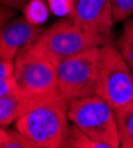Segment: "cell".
Wrapping results in <instances>:
<instances>
[{
	"instance_id": "obj_1",
	"label": "cell",
	"mask_w": 133,
	"mask_h": 148,
	"mask_svg": "<svg viewBox=\"0 0 133 148\" xmlns=\"http://www.w3.org/2000/svg\"><path fill=\"white\" fill-rule=\"evenodd\" d=\"M69 101L56 91L16 121V129L32 142L34 148L63 147L69 132Z\"/></svg>"
},
{
	"instance_id": "obj_2",
	"label": "cell",
	"mask_w": 133,
	"mask_h": 148,
	"mask_svg": "<svg viewBox=\"0 0 133 148\" xmlns=\"http://www.w3.org/2000/svg\"><path fill=\"white\" fill-rule=\"evenodd\" d=\"M108 42L110 39L103 36L84 30L67 17L44 30L32 47L58 64L64 58L92 47L102 46Z\"/></svg>"
},
{
	"instance_id": "obj_3",
	"label": "cell",
	"mask_w": 133,
	"mask_h": 148,
	"mask_svg": "<svg viewBox=\"0 0 133 148\" xmlns=\"http://www.w3.org/2000/svg\"><path fill=\"white\" fill-rule=\"evenodd\" d=\"M68 117L92 139L108 148L120 147L115 110L101 96L92 95L70 101Z\"/></svg>"
},
{
	"instance_id": "obj_4",
	"label": "cell",
	"mask_w": 133,
	"mask_h": 148,
	"mask_svg": "<svg viewBox=\"0 0 133 148\" xmlns=\"http://www.w3.org/2000/svg\"><path fill=\"white\" fill-rule=\"evenodd\" d=\"M100 46L61 60L57 65V90L67 101L98 92Z\"/></svg>"
},
{
	"instance_id": "obj_5",
	"label": "cell",
	"mask_w": 133,
	"mask_h": 148,
	"mask_svg": "<svg viewBox=\"0 0 133 148\" xmlns=\"http://www.w3.org/2000/svg\"><path fill=\"white\" fill-rule=\"evenodd\" d=\"M96 95L105 98L114 110L133 102V71L110 42L100 46Z\"/></svg>"
},
{
	"instance_id": "obj_6",
	"label": "cell",
	"mask_w": 133,
	"mask_h": 148,
	"mask_svg": "<svg viewBox=\"0 0 133 148\" xmlns=\"http://www.w3.org/2000/svg\"><path fill=\"white\" fill-rule=\"evenodd\" d=\"M13 76L18 89L31 95H46L57 91V63L32 45L23 47L14 58Z\"/></svg>"
},
{
	"instance_id": "obj_7",
	"label": "cell",
	"mask_w": 133,
	"mask_h": 148,
	"mask_svg": "<svg viewBox=\"0 0 133 148\" xmlns=\"http://www.w3.org/2000/svg\"><path fill=\"white\" fill-rule=\"evenodd\" d=\"M68 18L84 30L111 38L114 24L111 0H74V8Z\"/></svg>"
},
{
	"instance_id": "obj_8",
	"label": "cell",
	"mask_w": 133,
	"mask_h": 148,
	"mask_svg": "<svg viewBox=\"0 0 133 148\" xmlns=\"http://www.w3.org/2000/svg\"><path fill=\"white\" fill-rule=\"evenodd\" d=\"M44 30L43 25H36L24 16L10 19L0 36V58L14 60L21 49L34 44Z\"/></svg>"
},
{
	"instance_id": "obj_9",
	"label": "cell",
	"mask_w": 133,
	"mask_h": 148,
	"mask_svg": "<svg viewBox=\"0 0 133 148\" xmlns=\"http://www.w3.org/2000/svg\"><path fill=\"white\" fill-rule=\"evenodd\" d=\"M55 92L46 95H31L17 89L10 95L0 97V126L5 127L11 125L12 122H16L30 109L43 102Z\"/></svg>"
},
{
	"instance_id": "obj_10",
	"label": "cell",
	"mask_w": 133,
	"mask_h": 148,
	"mask_svg": "<svg viewBox=\"0 0 133 148\" xmlns=\"http://www.w3.org/2000/svg\"><path fill=\"white\" fill-rule=\"evenodd\" d=\"M120 146L133 148V102L115 109Z\"/></svg>"
},
{
	"instance_id": "obj_11",
	"label": "cell",
	"mask_w": 133,
	"mask_h": 148,
	"mask_svg": "<svg viewBox=\"0 0 133 148\" xmlns=\"http://www.w3.org/2000/svg\"><path fill=\"white\" fill-rule=\"evenodd\" d=\"M63 147H72V148H108L107 145L99 142L82 132L75 125L69 128L68 135L65 138Z\"/></svg>"
},
{
	"instance_id": "obj_12",
	"label": "cell",
	"mask_w": 133,
	"mask_h": 148,
	"mask_svg": "<svg viewBox=\"0 0 133 148\" xmlns=\"http://www.w3.org/2000/svg\"><path fill=\"white\" fill-rule=\"evenodd\" d=\"M21 11L24 17L36 25H42L43 23H45L49 19V14L51 12L49 5L44 0H31Z\"/></svg>"
},
{
	"instance_id": "obj_13",
	"label": "cell",
	"mask_w": 133,
	"mask_h": 148,
	"mask_svg": "<svg viewBox=\"0 0 133 148\" xmlns=\"http://www.w3.org/2000/svg\"><path fill=\"white\" fill-rule=\"evenodd\" d=\"M6 133L7 135L1 148H34L32 142L17 129L13 130L6 128Z\"/></svg>"
},
{
	"instance_id": "obj_14",
	"label": "cell",
	"mask_w": 133,
	"mask_h": 148,
	"mask_svg": "<svg viewBox=\"0 0 133 148\" xmlns=\"http://www.w3.org/2000/svg\"><path fill=\"white\" fill-rule=\"evenodd\" d=\"M114 23L124 21L133 13V0H111Z\"/></svg>"
},
{
	"instance_id": "obj_15",
	"label": "cell",
	"mask_w": 133,
	"mask_h": 148,
	"mask_svg": "<svg viewBox=\"0 0 133 148\" xmlns=\"http://www.w3.org/2000/svg\"><path fill=\"white\" fill-rule=\"evenodd\" d=\"M50 11L58 17H69L74 8V0H48Z\"/></svg>"
},
{
	"instance_id": "obj_16",
	"label": "cell",
	"mask_w": 133,
	"mask_h": 148,
	"mask_svg": "<svg viewBox=\"0 0 133 148\" xmlns=\"http://www.w3.org/2000/svg\"><path fill=\"white\" fill-rule=\"evenodd\" d=\"M118 45H119L120 53L123 55V57L126 60V63L130 66V69L133 71V42H131L130 39L121 36L119 39Z\"/></svg>"
},
{
	"instance_id": "obj_17",
	"label": "cell",
	"mask_w": 133,
	"mask_h": 148,
	"mask_svg": "<svg viewBox=\"0 0 133 148\" xmlns=\"http://www.w3.org/2000/svg\"><path fill=\"white\" fill-rule=\"evenodd\" d=\"M17 89H18V84L13 75L0 79V97L10 95L13 91H16Z\"/></svg>"
},
{
	"instance_id": "obj_18",
	"label": "cell",
	"mask_w": 133,
	"mask_h": 148,
	"mask_svg": "<svg viewBox=\"0 0 133 148\" xmlns=\"http://www.w3.org/2000/svg\"><path fill=\"white\" fill-rule=\"evenodd\" d=\"M13 16H14V10L13 8L0 4V36H1L3 29L6 25V23L10 19H12V17H13Z\"/></svg>"
},
{
	"instance_id": "obj_19",
	"label": "cell",
	"mask_w": 133,
	"mask_h": 148,
	"mask_svg": "<svg viewBox=\"0 0 133 148\" xmlns=\"http://www.w3.org/2000/svg\"><path fill=\"white\" fill-rule=\"evenodd\" d=\"M13 70H14L13 60H6L0 58V79L12 76L13 75Z\"/></svg>"
},
{
	"instance_id": "obj_20",
	"label": "cell",
	"mask_w": 133,
	"mask_h": 148,
	"mask_svg": "<svg viewBox=\"0 0 133 148\" xmlns=\"http://www.w3.org/2000/svg\"><path fill=\"white\" fill-rule=\"evenodd\" d=\"M29 1H31V0H0V4L8 6L13 10H23Z\"/></svg>"
},
{
	"instance_id": "obj_21",
	"label": "cell",
	"mask_w": 133,
	"mask_h": 148,
	"mask_svg": "<svg viewBox=\"0 0 133 148\" xmlns=\"http://www.w3.org/2000/svg\"><path fill=\"white\" fill-rule=\"evenodd\" d=\"M123 36L125 38L133 42V19H128L124 24V33Z\"/></svg>"
},
{
	"instance_id": "obj_22",
	"label": "cell",
	"mask_w": 133,
	"mask_h": 148,
	"mask_svg": "<svg viewBox=\"0 0 133 148\" xmlns=\"http://www.w3.org/2000/svg\"><path fill=\"white\" fill-rule=\"evenodd\" d=\"M6 135H7L6 128L0 126V148H1V146H3V143L5 141V139H6Z\"/></svg>"
}]
</instances>
